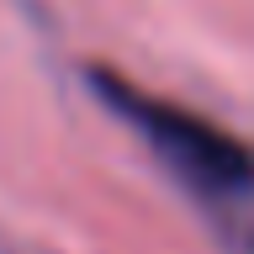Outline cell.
I'll use <instances>...</instances> for the list:
<instances>
[{
  "label": "cell",
  "instance_id": "obj_1",
  "mask_svg": "<svg viewBox=\"0 0 254 254\" xmlns=\"http://www.w3.org/2000/svg\"><path fill=\"white\" fill-rule=\"evenodd\" d=\"M90 79L101 90V101L138 127L143 143L164 159V170L186 190H196L201 201H217V206L254 196V148L238 132L206 122V117H196L186 106H175L164 95L138 90L132 79L111 74V69H90Z\"/></svg>",
  "mask_w": 254,
  "mask_h": 254
}]
</instances>
